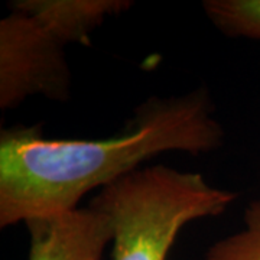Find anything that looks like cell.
<instances>
[{
	"label": "cell",
	"mask_w": 260,
	"mask_h": 260,
	"mask_svg": "<svg viewBox=\"0 0 260 260\" xmlns=\"http://www.w3.org/2000/svg\"><path fill=\"white\" fill-rule=\"evenodd\" d=\"M42 123L0 133V227L80 208L103 189L165 152L210 153L224 145L221 123L205 87L152 95L126 129L104 139H48Z\"/></svg>",
	"instance_id": "6da1fadb"
},
{
	"label": "cell",
	"mask_w": 260,
	"mask_h": 260,
	"mask_svg": "<svg viewBox=\"0 0 260 260\" xmlns=\"http://www.w3.org/2000/svg\"><path fill=\"white\" fill-rule=\"evenodd\" d=\"M237 198L201 174L159 164L104 186L90 207L112 225L113 260H167L186 224L221 215Z\"/></svg>",
	"instance_id": "7a4b0ae2"
},
{
	"label": "cell",
	"mask_w": 260,
	"mask_h": 260,
	"mask_svg": "<svg viewBox=\"0 0 260 260\" xmlns=\"http://www.w3.org/2000/svg\"><path fill=\"white\" fill-rule=\"evenodd\" d=\"M67 45L26 13L0 20V109L12 110L32 95L65 102L71 91Z\"/></svg>",
	"instance_id": "3957f363"
},
{
	"label": "cell",
	"mask_w": 260,
	"mask_h": 260,
	"mask_svg": "<svg viewBox=\"0 0 260 260\" xmlns=\"http://www.w3.org/2000/svg\"><path fill=\"white\" fill-rule=\"evenodd\" d=\"M28 260H103L113 242L107 217L88 207L30 218Z\"/></svg>",
	"instance_id": "277c9868"
},
{
	"label": "cell",
	"mask_w": 260,
	"mask_h": 260,
	"mask_svg": "<svg viewBox=\"0 0 260 260\" xmlns=\"http://www.w3.org/2000/svg\"><path fill=\"white\" fill-rule=\"evenodd\" d=\"M130 0H15L9 10L26 13L65 45H90L91 37L109 16L130 9Z\"/></svg>",
	"instance_id": "5b68a950"
},
{
	"label": "cell",
	"mask_w": 260,
	"mask_h": 260,
	"mask_svg": "<svg viewBox=\"0 0 260 260\" xmlns=\"http://www.w3.org/2000/svg\"><path fill=\"white\" fill-rule=\"evenodd\" d=\"M203 10L225 37L260 41V0H204Z\"/></svg>",
	"instance_id": "8992f818"
},
{
	"label": "cell",
	"mask_w": 260,
	"mask_h": 260,
	"mask_svg": "<svg viewBox=\"0 0 260 260\" xmlns=\"http://www.w3.org/2000/svg\"><path fill=\"white\" fill-rule=\"evenodd\" d=\"M204 260H260V198L243 214V229L208 247Z\"/></svg>",
	"instance_id": "52a82bcc"
}]
</instances>
